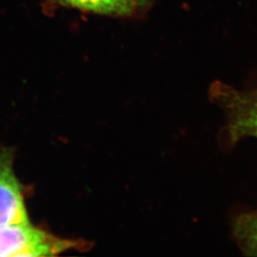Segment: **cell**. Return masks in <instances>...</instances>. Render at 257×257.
Instances as JSON below:
<instances>
[{"label": "cell", "mask_w": 257, "mask_h": 257, "mask_svg": "<svg viewBox=\"0 0 257 257\" xmlns=\"http://www.w3.org/2000/svg\"><path fill=\"white\" fill-rule=\"evenodd\" d=\"M74 244L33 227L30 222L0 226V257L53 256Z\"/></svg>", "instance_id": "obj_1"}, {"label": "cell", "mask_w": 257, "mask_h": 257, "mask_svg": "<svg viewBox=\"0 0 257 257\" xmlns=\"http://www.w3.org/2000/svg\"><path fill=\"white\" fill-rule=\"evenodd\" d=\"M211 96L225 112L231 142L248 137L257 138V90L239 91L216 82L211 85Z\"/></svg>", "instance_id": "obj_2"}, {"label": "cell", "mask_w": 257, "mask_h": 257, "mask_svg": "<svg viewBox=\"0 0 257 257\" xmlns=\"http://www.w3.org/2000/svg\"><path fill=\"white\" fill-rule=\"evenodd\" d=\"M23 190L14 171V152L0 149V226L28 223Z\"/></svg>", "instance_id": "obj_3"}, {"label": "cell", "mask_w": 257, "mask_h": 257, "mask_svg": "<svg viewBox=\"0 0 257 257\" xmlns=\"http://www.w3.org/2000/svg\"><path fill=\"white\" fill-rule=\"evenodd\" d=\"M57 3L75 9L102 16L130 18L141 14L135 0H55Z\"/></svg>", "instance_id": "obj_4"}, {"label": "cell", "mask_w": 257, "mask_h": 257, "mask_svg": "<svg viewBox=\"0 0 257 257\" xmlns=\"http://www.w3.org/2000/svg\"><path fill=\"white\" fill-rule=\"evenodd\" d=\"M234 234L242 249L249 255H257V211L239 217Z\"/></svg>", "instance_id": "obj_5"}, {"label": "cell", "mask_w": 257, "mask_h": 257, "mask_svg": "<svg viewBox=\"0 0 257 257\" xmlns=\"http://www.w3.org/2000/svg\"><path fill=\"white\" fill-rule=\"evenodd\" d=\"M138 4V8L140 12H144L150 9V7L153 4V0H135Z\"/></svg>", "instance_id": "obj_6"}]
</instances>
